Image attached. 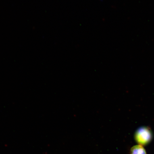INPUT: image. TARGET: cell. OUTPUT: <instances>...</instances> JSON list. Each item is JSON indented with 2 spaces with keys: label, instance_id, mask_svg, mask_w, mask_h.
<instances>
[{
  "label": "cell",
  "instance_id": "6da1fadb",
  "mask_svg": "<svg viewBox=\"0 0 154 154\" xmlns=\"http://www.w3.org/2000/svg\"><path fill=\"white\" fill-rule=\"evenodd\" d=\"M153 137L152 132L148 127H140L136 131L134 134L135 140L139 145L142 146L149 144L152 140Z\"/></svg>",
  "mask_w": 154,
  "mask_h": 154
},
{
  "label": "cell",
  "instance_id": "7a4b0ae2",
  "mask_svg": "<svg viewBox=\"0 0 154 154\" xmlns=\"http://www.w3.org/2000/svg\"><path fill=\"white\" fill-rule=\"evenodd\" d=\"M130 154H147V152L143 146L138 144L131 148Z\"/></svg>",
  "mask_w": 154,
  "mask_h": 154
}]
</instances>
